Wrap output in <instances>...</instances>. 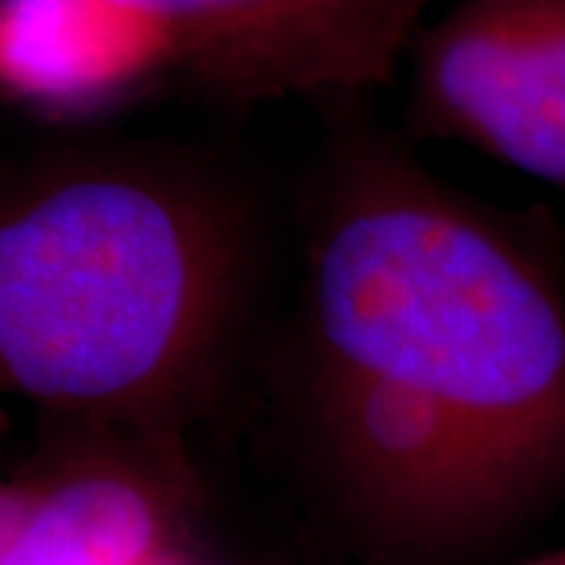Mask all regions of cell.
Listing matches in <instances>:
<instances>
[{
  "label": "cell",
  "instance_id": "1",
  "mask_svg": "<svg viewBox=\"0 0 565 565\" xmlns=\"http://www.w3.org/2000/svg\"><path fill=\"white\" fill-rule=\"evenodd\" d=\"M305 434L377 565H468L565 484V296L399 148L340 151L299 327Z\"/></svg>",
  "mask_w": 565,
  "mask_h": 565
},
{
  "label": "cell",
  "instance_id": "2",
  "mask_svg": "<svg viewBox=\"0 0 565 565\" xmlns=\"http://www.w3.org/2000/svg\"><path fill=\"white\" fill-rule=\"evenodd\" d=\"M248 280L230 189L158 151H63L0 182V393L158 444L214 384Z\"/></svg>",
  "mask_w": 565,
  "mask_h": 565
},
{
  "label": "cell",
  "instance_id": "3",
  "mask_svg": "<svg viewBox=\"0 0 565 565\" xmlns=\"http://www.w3.org/2000/svg\"><path fill=\"white\" fill-rule=\"evenodd\" d=\"M412 54L424 136L565 189V0H452Z\"/></svg>",
  "mask_w": 565,
  "mask_h": 565
},
{
  "label": "cell",
  "instance_id": "4",
  "mask_svg": "<svg viewBox=\"0 0 565 565\" xmlns=\"http://www.w3.org/2000/svg\"><path fill=\"white\" fill-rule=\"evenodd\" d=\"M233 104L345 95L396 76L430 0H114Z\"/></svg>",
  "mask_w": 565,
  "mask_h": 565
},
{
  "label": "cell",
  "instance_id": "5",
  "mask_svg": "<svg viewBox=\"0 0 565 565\" xmlns=\"http://www.w3.org/2000/svg\"><path fill=\"white\" fill-rule=\"evenodd\" d=\"M39 481V500L0 565H132L173 544L180 487L151 456L104 449Z\"/></svg>",
  "mask_w": 565,
  "mask_h": 565
},
{
  "label": "cell",
  "instance_id": "6",
  "mask_svg": "<svg viewBox=\"0 0 565 565\" xmlns=\"http://www.w3.org/2000/svg\"><path fill=\"white\" fill-rule=\"evenodd\" d=\"M167 63L161 29L114 0H0V85L22 98L98 102Z\"/></svg>",
  "mask_w": 565,
  "mask_h": 565
},
{
  "label": "cell",
  "instance_id": "7",
  "mask_svg": "<svg viewBox=\"0 0 565 565\" xmlns=\"http://www.w3.org/2000/svg\"><path fill=\"white\" fill-rule=\"evenodd\" d=\"M41 481H0V553L17 537L39 500Z\"/></svg>",
  "mask_w": 565,
  "mask_h": 565
},
{
  "label": "cell",
  "instance_id": "8",
  "mask_svg": "<svg viewBox=\"0 0 565 565\" xmlns=\"http://www.w3.org/2000/svg\"><path fill=\"white\" fill-rule=\"evenodd\" d=\"M132 565H189L185 559H182V553L177 550V546H161V550H154V553H148V556H141V559H136Z\"/></svg>",
  "mask_w": 565,
  "mask_h": 565
},
{
  "label": "cell",
  "instance_id": "9",
  "mask_svg": "<svg viewBox=\"0 0 565 565\" xmlns=\"http://www.w3.org/2000/svg\"><path fill=\"white\" fill-rule=\"evenodd\" d=\"M525 565H565V546L563 550H553V553H546V556H537V559H531Z\"/></svg>",
  "mask_w": 565,
  "mask_h": 565
}]
</instances>
